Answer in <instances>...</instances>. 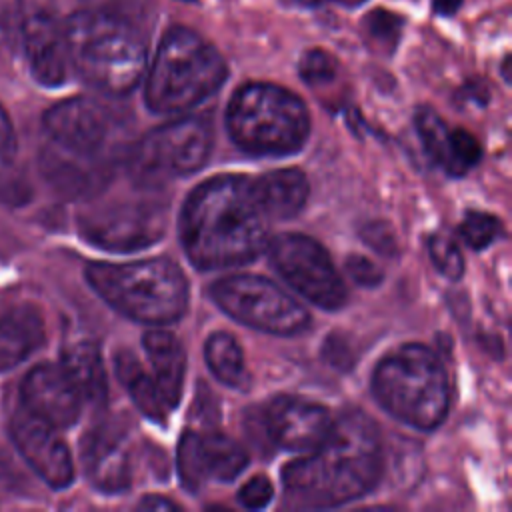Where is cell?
Returning <instances> with one entry per match:
<instances>
[{
    "instance_id": "cell-23",
    "label": "cell",
    "mask_w": 512,
    "mask_h": 512,
    "mask_svg": "<svg viewBox=\"0 0 512 512\" xmlns=\"http://www.w3.org/2000/svg\"><path fill=\"white\" fill-rule=\"evenodd\" d=\"M62 370L76 388L78 396L92 406H100L108 398V376L100 350L94 342L82 340L68 346L62 354Z\"/></svg>"
},
{
    "instance_id": "cell-6",
    "label": "cell",
    "mask_w": 512,
    "mask_h": 512,
    "mask_svg": "<svg viewBox=\"0 0 512 512\" xmlns=\"http://www.w3.org/2000/svg\"><path fill=\"white\" fill-rule=\"evenodd\" d=\"M372 392L390 416L416 430L438 428L450 406L446 370L422 344H404L386 354L372 374Z\"/></svg>"
},
{
    "instance_id": "cell-21",
    "label": "cell",
    "mask_w": 512,
    "mask_h": 512,
    "mask_svg": "<svg viewBox=\"0 0 512 512\" xmlns=\"http://www.w3.org/2000/svg\"><path fill=\"white\" fill-rule=\"evenodd\" d=\"M44 342L42 314L30 306H16L0 318V372L16 368Z\"/></svg>"
},
{
    "instance_id": "cell-11",
    "label": "cell",
    "mask_w": 512,
    "mask_h": 512,
    "mask_svg": "<svg viewBox=\"0 0 512 512\" xmlns=\"http://www.w3.org/2000/svg\"><path fill=\"white\" fill-rule=\"evenodd\" d=\"M168 222L160 200L136 198L94 206L80 214L78 228L86 242L108 252H136L156 244Z\"/></svg>"
},
{
    "instance_id": "cell-12",
    "label": "cell",
    "mask_w": 512,
    "mask_h": 512,
    "mask_svg": "<svg viewBox=\"0 0 512 512\" xmlns=\"http://www.w3.org/2000/svg\"><path fill=\"white\" fill-rule=\"evenodd\" d=\"M18 24L32 76L48 88L62 86L70 58L56 0H18Z\"/></svg>"
},
{
    "instance_id": "cell-25",
    "label": "cell",
    "mask_w": 512,
    "mask_h": 512,
    "mask_svg": "<svg viewBox=\"0 0 512 512\" xmlns=\"http://www.w3.org/2000/svg\"><path fill=\"white\" fill-rule=\"evenodd\" d=\"M204 358L212 374L230 388H246L248 372L244 364V352L234 336L226 332H214L204 346Z\"/></svg>"
},
{
    "instance_id": "cell-8",
    "label": "cell",
    "mask_w": 512,
    "mask_h": 512,
    "mask_svg": "<svg viewBox=\"0 0 512 512\" xmlns=\"http://www.w3.org/2000/svg\"><path fill=\"white\" fill-rule=\"evenodd\" d=\"M212 150V126L202 116H186L148 132L132 150L130 170L144 186L200 170Z\"/></svg>"
},
{
    "instance_id": "cell-4",
    "label": "cell",
    "mask_w": 512,
    "mask_h": 512,
    "mask_svg": "<svg viewBox=\"0 0 512 512\" xmlns=\"http://www.w3.org/2000/svg\"><path fill=\"white\" fill-rule=\"evenodd\" d=\"M86 280L104 302L134 322L172 324L188 308L186 276L168 258L92 262L86 266Z\"/></svg>"
},
{
    "instance_id": "cell-32",
    "label": "cell",
    "mask_w": 512,
    "mask_h": 512,
    "mask_svg": "<svg viewBox=\"0 0 512 512\" xmlns=\"http://www.w3.org/2000/svg\"><path fill=\"white\" fill-rule=\"evenodd\" d=\"M362 238L366 244H370L374 250L386 254V256H394L398 246H396V238L392 234V230L384 224V222H372L366 224L362 230Z\"/></svg>"
},
{
    "instance_id": "cell-28",
    "label": "cell",
    "mask_w": 512,
    "mask_h": 512,
    "mask_svg": "<svg viewBox=\"0 0 512 512\" xmlns=\"http://www.w3.org/2000/svg\"><path fill=\"white\" fill-rule=\"evenodd\" d=\"M428 252H430L432 264L442 276L450 280H458L464 274V258L452 238L444 234H434L428 240Z\"/></svg>"
},
{
    "instance_id": "cell-10",
    "label": "cell",
    "mask_w": 512,
    "mask_h": 512,
    "mask_svg": "<svg viewBox=\"0 0 512 512\" xmlns=\"http://www.w3.org/2000/svg\"><path fill=\"white\" fill-rule=\"evenodd\" d=\"M274 270L308 302L338 310L348 300V290L330 254L314 238L286 232L266 244Z\"/></svg>"
},
{
    "instance_id": "cell-20",
    "label": "cell",
    "mask_w": 512,
    "mask_h": 512,
    "mask_svg": "<svg viewBox=\"0 0 512 512\" xmlns=\"http://www.w3.org/2000/svg\"><path fill=\"white\" fill-rule=\"evenodd\" d=\"M148 360L152 364V380L168 406L176 408L182 390H184V372H186V354L176 336L162 330H150L142 338Z\"/></svg>"
},
{
    "instance_id": "cell-30",
    "label": "cell",
    "mask_w": 512,
    "mask_h": 512,
    "mask_svg": "<svg viewBox=\"0 0 512 512\" xmlns=\"http://www.w3.org/2000/svg\"><path fill=\"white\" fill-rule=\"evenodd\" d=\"M272 482L264 476V474H258L254 478H250L238 492V502L244 506V508H250V510H260L264 506L270 504L272 500Z\"/></svg>"
},
{
    "instance_id": "cell-22",
    "label": "cell",
    "mask_w": 512,
    "mask_h": 512,
    "mask_svg": "<svg viewBox=\"0 0 512 512\" xmlns=\"http://www.w3.org/2000/svg\"><path fill=\"white\" fill-rule=\"evenodd\" d=\"M256 196L268 218H292L308 200V180L296 168H280L254 178Z\"/></svg>"
},
{
    "instance_id": "cell-3",
    "label": "cell",
    "mask_w": 512,
    "mask_h": 512,
    "mask_svg": "<svg viewBox=\"0 0 512 512\" xmlns=\"http://www.w3.org/2000/svg\"><path fill=\"white\" fill-rule=\"evenodd\" d=\"M68 58L78 76L108 96L136 88L146 66L142 34L108 10H78L64 22Z\"/></svg>"
},
{
    "instance_id": "cell-7",
    "label": "cell",
    "mask_w": 512,
    "mask_h": 512,
    "mask_svg": "<svg viewBox=\"0 0 512 512\" xmlns=\"http://www.w3.org/2000/svg\"><path fill=\"white\" fill-rule=\"evenodd\" d=\"M226 128L234 144L252 156H286L304 146L310 116L294 92L268 82H250L232 94Z\"/></svg>"
},
{
    "instance_id": "cell-13",
    "label": "cell",
    "mask_w": 512,
    "mask_h": 512,
    "mask_svg": "<svg viewBox=\"0 0 512 512\" xmlns=\"http://www.w3.org/2000/svg\"><path fill=\"white\" fill-rule=\"evenodd\" d=\"M44 128L58 148L90 160L112 136V114L104 104L78 96L52 106L44 114Z\"/></svg>"
},
{
    "instance_id": "cell-29",
    "label": "cell",
    "mask_w": 512,
    "mask_h": 512,
    "mask_svg": "<svg viewBox=\"0 0 512 512\" xmlns=\"http://www.w3.org/2000/svg\"><path fill=\"white\" fill-rule=\"evenodd\" d=\"M460 236L470 248L482 250L500 236V220L486 212H468L460 224Z\"/></svg>"
},
{
    "instance_id": "cell-34",
    "label": "cell",
    "mask_w": 512,
    "mask_h": 512,
    "mask_svg": "<svg viewBox=\"0 0 512 512\" xmlns=\"http://www.w3.org/2000/svg\"><path fill=\"white\" fill-rule=\"evenodd\" d=\"M138 508H144V510H176L180 508L176 502H172L170 498L166 496H156V494H150V496H144L138 504Z\"/></svg>"
},
{
    "instance_id": "cell-1",
    "label": "cell",
    "mask_w": 512,
    "mask_h": 512,
    "mask_svg": "<svg viewBox=\"0 0 512 512\" xmlns=\"http://www.w3.org/2000/svg\"><path fill=\"white\" fill-rule=\"evenodd\" d=\"M180 240L200 270L236 268L258 258L268 244V214L254 178L222 174L196 186L182 206Z\"/></svg>"
},
{
    "instance_id": "cell-24",
    "label": "cell",
    "mask_w": 512,
    "mask_h": 512,
    "mask_svg": "<svg viewBox=\"0 0 512 512\" xmlns=\"http://www.w3.org/2000/svg\"><path fill=\"white\" fill-rule=\"evenodd\" d=\"M114 366H116L118 380L128 390L136 408L148 420H152L156 424H166L170 410L164 404V400H162V396H160V392H158V388L152 380V374L144 372L140 360L130 350H122V352L116 354Z\"/></svg>"
},
{
    "instance_id": "cell-37",
    "label": "cell",
    "mask_w": 512,
    "mask_h": 512,
    "mask_svg": "<svg viewBox=\"0 0 512 512\" xmlns=\"http://www.w3.org/2000/svg\"><path fill=\"white\" fill-rule=\"evenodd\" d=\"M508 64H510V56L504 58V64H502V74L506 78V82H510V74H508Z\"/></svg>"
},
{
    "instance_id": "cell-31",
    "label": "cell",
    "mask_w": 512,
    "mask_h": 512,
    "mask_svg": "<svg viewBox=\"0 0 512 512\" xmlns=\"http://www.w3.org/2000/svg\"><path fill=\"white\" fill-rule=\"evenodd\" d=\"M346 272L350 274V278L366 288H374L382 282L384 274L382 270L366 256L362 254H352L346 258Z\"/></svg>"
},
{
    "instance_id": "cell-36",
    "label": "cell",
    "mask_w": 512,
    "mask_h": 512,
    "mask_svg": "<svg viewBox=\"0 0 512 512\" xmlns=\"http://www.w3.org/2000/svg\"><path fill=\"white\" fill-rule=\"evenodd\" d=\"M298 2H302L306 6H316V4H324V2H336V4L346 6V8H356V6L364 4L366 0H298Z\"/></svg>"
},
{
    "instance_id": "cell-15",
    "label": "cell",
    "mask_w": 512,
    "mask_h": 512,
    "mask_svg": "<svg viewBox=\"0 0 512 512\" xmlns=\"http://www.w3.org/2000/svg\"><path fill=\"white\" fill-rule=\"evenodd\" d=\"M258 424L272 446L290 452H308L326 438L332 416L316 402L278 396L264 406Z\"/></svg>"
},
{
    "instance_id": "cell-2",
    "label": "cell",
    "mask_w": 512,
    "mask_h": 512,
    "mask_svg": "<svg viewBox=\"0 0 512 512\" xmlns=\"http://www.w3.org/2000/svg\"><path fill=\"white\" fill-rule=\"evenodd\" d=\"M304 458L282 468L286 500L296 508H334L372 490L382 474L378 426L358 408H346L326 438Z\"/></svg>"
},
{
    "instance_id": "cell-9",
    "label": "cell",
    "mask_w": 512,
    "mask_h": 512,
    "mask_svg": "<svg viewBox=\"0 0 512 512\" xmlns=\"http://www.w3.org/2000/svg\"><path fill=\"white\" fill-rule=\"evenodd\" d=\"M210 296L236 322L268 334L292 336L310 324L308 310L262 276H224L210 286Z\"/></svg>"
},
{
    "instance_id": "cell-19",
    "label": "cell",
    "mask_w": 512,
    "mask_h": 512,
    "mask_svg": "<svg viewBox=\"0 0 512 512\" xmlns=\"http://www.w3.org/2000/svg\"><path fill=\"white\" fill-rule=\"evenodd\" d=\"M414 124L426 154L446 174L462 176L480 162V142L464 128H448L434 108H416Z\"/></svg>"
},
{
    "instance_id": "cell-5",
    "label": "cell",
    "mask_w": 512,
    "mask_h": 512,
    "mask_svg": "<svg viewBox=\"0 0 512 512\" xmlns=\"http://www.w3.org/2000/svg\"><path fill=\"white\" fill-rule=\"evenodd\" d=\"M226 76V62L208 40L190 28L172 26L152 60L144 100L154 114L186 112L212 96Z\"/></svg>"
},
{
    "instance_id": "cell-38",
    "label": "cell",
    "mask_w": 512,
    "mask_h": 512,
    "mask_svg": "<svg viewBox=\"0 0 512 512\" xmlns=\"http://www.w3.org/2000/svg\"><path fill=\"white\" fill-rule=\"evenodd\" d=\"M182 2H194V0H182Z\"/></svg>"
},
{
    "instance_id": "cell-14",
    "label": "cell",
    "mask_w": 512,
    "mask_h": 512,
    "mask_svg": "<svg viewBox=\"0 0 512 512\" xmlns=\"http://www.w3.org/2000/svg\"><path fill=\"white\" fill-rule=\"evenodd\" d=\"M178 474L186 490L196 492L206 480L232 482L248 464L246 450L220 432H186L178 444Z\"/></svg>"
},
{
    "instance_id": "cell-18",
    "label": "cell",
    "mask_w": 512,
    "mask_h": 512,
    "mask_svg": "<svg viewBox=\"0 0 512 512\" xmlns=\"http://www.w3.org/2000/svg\"><path fill=\"white\" fill-rule=\"evenodd\" d=\"M24 410L54 428H68L80 416L82 398L68 380L62 366H34L20 388Z\"/></svg>"
},
{
    "instance_id": "cell-17",
    "label": "cell",
    "mask_w": 512,
    "mask_h": 512,
    "mask_svg": "<svg viewBox=\"0 0 512 512\" xmlns=\"http://www.w3.org/2000/svg\"><path fill=\"white\" fill-rule=\"evenodd\" d=\"M82 464L94 488L106 494L124 492L132 480L126 432L112 422L94 426L82 440Z\"/></svg>"
},
{
    "instance_id": "cell-33",
    "label": "cell",
    "mask_w": 512,
    "mask_h": 512,
    "mask_svg": "<svg viewBox=\"0 0 512 512\" xmlns=\"http://www.w3.org/2000/svg\"><path fill=\"white\" fill-rule=\"evenodd\" d=\"M16 150V136L12 122L4 108L0 106V158H10Z\"/></svg>"
},
{
    "instance_id": "cell-16",
    "label": "cell",
    "mask_w": 512,
    "mask_h": 512,
    "mask_svg": "<svg viewBox=\"0 0 512 512\" xmlns=\"http://www.w3.org/2000/svg\"><path fill=\"white\" fill-rule=\"evenodd\" d=\"M10 436L20 456L50 488L60 490L72 484V456L66 442L54 432V426L24 410L12 416Z\"/></svg>"
},
{
    "instance_id": "cell-27",
    "label": "cell",
    "mask_w": 512,
    "mask_h": 512,
    "mask_svg": "<svg viewBox=\"0 0 512 512\" xmlns=\"http://www.w3.org/2000/svg\"><path fill=\"white\" fill-rule=\"evenodd\" d=\"M298 72H300V78L308 86L320 88V86H326V84L336 80L338 62L330 52H326L322 48H312V50L302 54Z\"/></svg>"
},
{
    "instance_id": "cell-35",
    "label": "cell",
    "mask_w": 512,
    "mask_h": 512,
    "mask_svg": "<svg viewBox=\"0 0 512 512\" xmlns=\"http://www.w3.org/2000/svg\"><path fill=\"white\" fill-rule=\"evenodd\" d=\"M464 0H432V10L438 16H452L458 12Z\"/></svg>"
},
{
    "instance_id": "cell-26",
    "label": "cell",
    "mask_w": 512,
    "mask_h": 512,
    "mask_svg": "<svg viewBox=\"0 0 512 512\" xmlns=\"http://www.w3.org/2000/svg\"><path fill=\"white\" fill-rule=\"evenodd\" d=\"M402 24L404 20L398 14L386 8H374L362 18V32L366 36V42L374 50L382 54H392L398 46Z\"/></svg>"
}]
</instances>
